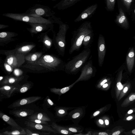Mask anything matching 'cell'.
I'll use <instances>...</instances> for the list:
<instances>
[{
    "instance_id": "cell-41",
    "label": "cell",
    "mask_w": 135,
    "mask_h": 135,
    "mask_svg": "<svg viewBox=\"0 0 135 135\" xmlns=\"http://www.w3.org/2000/svg\"><path fill=\"white\" fill-rule=\"evenodd\" d=\"M47 101L49 105H52L54 104V103L52 100L48 98L47 100Z\"/></svg>"
},
{
    "instance_id": "cell-40",
    "label": "cell",
    "mask_w": 135,
    "mask_h": 135,
    "mask_svg": "<svg viewBox=\"0 0 135 135\" xmlns=\"http://www.w3.org/2000/svg\"><path fill=\"white\" fill-rule=\"evenodd\" d=\"M69 130L71 132H77V130L75 128H70Z\"/></svg>"
},
{
    "instance_id": "cell-9",
    "label": "cell",
    "mask_w": 135,
    "mask_h": 135,
    "mask_svg": "<svg viewBox=\"0 0 135 135\" xmlns=\"http://www.w3.org/2000/svg\"><path fill=\"white\" fill-rule=\"evenodd\" d=\"M25 124L27 128L30 129H36L42 132H55L54 129L48 125L38 124L28 120L25 122Z\"/></svg>"
},
{
    "instance_id": "cell-34",
    "label": "cell",
    "mask_w": 135,
    "mask_h": 135,
    "mask_svg": "<svg viewBox=\"0 0 135 135\" xmlns=\"http://www.w3.org/2000/svg\"><path fill=\"white\" fill-rule=\"evenodd\" d=\"M56 130L57 131H59L62 134H68V132L65 129H57Z\"/></svg>"
},
{
    "instance_id": "cell-2",
    "label": "cell",
    "mask_w": 135,
    "mask_h": 135,
    "mask_svg": "<svg viewBox=\"0 0 135 135\" xmlns=\"http://www.w3.org/2000/svg\"><path fill=\"white\" fill-rule=\"evenodd\" d=\"M91 52L90 47L85 49L66 63L64 71L69 74H77L88 61Z\"/></svg>"
},
{
    "instance_id": "cell-33",
    "label": "cell",
    "mask_w": 135,
    "mask_h": 135,
    "mask_svg": "<svg viewBox=\"0 0 135 135\" xmlns=\"http://www.w3.org/2000/svg\"><path fill=\"white\" fill-rule=\"evenodd\" d=\"M124 3L128 7L132 2V0H123Z\"/></svg>"
},
{
    "instance_id": "cell-52",
    "label": "cell",
    "mask_w": 135,
    "mask_h": 135,
    "mask_svg": "<svg viewBox=\"0 0 135 135\" xmlns=\"http://www.w3.org/2000/svg\"><path fill=\"white\" fill-rule=\"evenodd\" d=\"M3 79V77L1 76L0 77V80L1 81Z\"/></svg>"
},
{
    "instance_id": "cell-6",
    "label": "cell",
    "mask_w": 135,
    "mask_h": 135,
    "mask_svg": "<svg viewBox=\"0 0 135 135\" xmlns=\"http://www.w3.org/2000/svg\"><path fill=\"white\" fill-rule=\"evenodd\" d=\"M67 31L66 28H62L56 38V45L58 51L63 56L65 54L66 46V36Z\"/></svg>"
},
{
    "instance_id": "cell-3",
    "label": "cell",
    "mask_w": 135,
    "mask_h": 135,
    "mask_svg": "<svg viewBox=\"0 0 135 135\" xmlns=\"http://www.w3.org/2000/svg\"><path fill=\"white\" fill-rule=\"evenodd\" d=\"M92 31L90 27H81L75 31L71 39L69 54H71L75 51H79L82 45L84 37Z\"/></svg>"
},
{
    "instance_id": "cell-28",
    "label": "cell",
    "mask_w": 135,
    "mask_h": 135,
    "mask_svg": "<svg viewBox=\"0 0 135 135\" xmlns=\"http://www.w3.org/2000/svg\"><path fill=\"white\" fill-rule=\"evenodd\" d=\"M36 13L38 15H42L45 13L44 10L42 8H39L35 10Z\"/></svg>"
},
{
    "instance_id": "cell-24",
    "label": "cell",
    "mask_w": 135,
    "mask_h": 135,
    "mask_svg": "<svg viewBox=\"0 0 135 135\" xmlns=\"http://www.w3.org/2000/svg\"><path fill=\"white\" fill-rule=\"evenodd\" d=\"M25 130L27 133V135H49L50 133V132L34 131L27 128H26Z\"/></svg>"
},
{
    "instance_id": "cell-27",
    "label": "cell",
    "mask_w": 135,
    "mask_h": 135,
    "mask_svg": "<svg viewBox=\"0 0 135 135\" xmlns=\"http://www.w3.org/2000/svg\"><path fill=\"white\" fill-rule=\"evenodd\" d=\"M28 120L34 123L40 124L48 125V123L46 121H43L37 119H30Z\"/></svg>"
},
{
    "instance_id": "cell-7",
    "label": "cell",
    "mask_w": 135,
    "mask_h": 135,
    "mask_svg": "<svg viewBox=\"0 0 135 135\" xmlns=\"http://www.w3.org/2000/svg\"><path fill=\"white\" fill-rule=\"evenodd\" d=\"M81 70V74L78 80L88 79L94 76L97 71L91 60H88Z\"/></svg>"
},
{
    "instance_id": "cell-26",
    "label": "cell",
    "mask_w": 135,
    "mask_h": 135,
    "mask_svg": "<svg viewBox=\"0 0 135 135\" xmlns=\"http://www.w3.org/2000/svg\"><path fill=\"white\" fill-rule=\"evenodd\" d=\"M30 85L28 84H26L22 86L20 89L21 93H24L27 91L30 88Z\"/></svg>"
},
{
    "instance_id": "cell-50",
    "label": "cell",
    "mask_w": 135,
    "mask_h": 135,
    "mask_svg": "<svg viewBox=\"0 0 135 135\" xmlns=\"http://www.w3.org/2000/svg\"><path fill=\"white\" fill-rule=\"evenodd\" d=\"M108 83H105L103 85V87L104 88H106L108 86Z\"/></svg>"
},
{
    "instance_id": "cell-22",
    "label": "cell",
    "mask_w": 135,
    "mask_h": 135,
    "mask_svg": "<svg viewBox=\"0 0 135 135\" xmlns=\"http://www.w3.org/2000/svg\"><path fill=\"white\" fill-rule=\"evenodd\" d=\"M124 84V86L117 99L118 101H119L124 97L131 87V84L129 82L126 83Z\"/></svg>"
},
{
    "instance_id": "cell-38",
    "label": "cell",
    "mask_w": 135,
    "mask_h": 135,
    "mask_svg": "<svg viewBox=\"0 0 135 135\" xmlns=\"http://www.w3.org/2000/svg\"><path fill=\"white\" fill-rule=\"evenodd\" d=\"M80 115V114L79 113H76L74 114L72 116L73 118H76L78 117Z\"/></svg>"
},
{
    "instance_id": "cell-45",
    "label": "cell",
    "mask_w": 135,
    "mask_h": 135,
    "mask_svg": "<svg viewBox=\"0 0 135 135\" xmlns=\"http://www.w3.org/2000/svg\"><path fill=\"white\" fill-rule=\"evenodd\" d=\"M99 135H108V134L105 132H100L98 133Z\"/></svg>"
},
{
    "instance_id": "cell-19",
    "label": "cell",
    "mask_w": 135,
    "mask_h": 135,
    "mask_svg": "<svg viewBox=\"0 0 135 135\" xmlns=\"http://www.w3.org/2000/svg\"><path fill=\"white\" fill-rule=\"evenodd\" d=\"M135 101V92L131 93L123 101L120 105L122 107L129 105Z\"/></svg>"
},
{
    "instance_id": "cell-46",
    "label": "cell",
    "mask_w": 135,
    "mask_h": 135,
    "mask_svg": "<svg viewBox=\"0 0 135 135\" xmlns=\"http://www.w3.org/2000/svg\"><path fill=\"white\" fill-rule=\"evenodd\" d=\"M100 113V111H97L95 112L93 114V115L94 116H95L98 114Z\"/></svg>"
},
{
    "instance_id": "cell-13",
    "label": "cell",
    "mask_w": 135,
    "mask_h": 135,
    "mask_svg": "<svg viewBox=\"0 0 135 135\" xmlns=\"http://www.w3.org/2000/svg\"><path fill=\"white\" fill-rule=\"evenodd\" d=\"M0 117L12 127L16 129L21 128L13 119L4 114L0 112Z\"/></svg>"
},
{
    "instance_id": "cell-44",
    "label": "cell",
    "mask_w": 135,
    "mask_h": 135,
    "mask_svg": "<svg viewBox=\"0 0 135 135\" xmlns=\"http://www.w3.org/2000/svg\"><path fill=\"white\" fill-rule=\"evenodd\" d=\"M58 112L60 114H62L65 113V111L63 109H60L59 110Z\"/></svg>"
},
{
    "instance_id": "cell-11",
    "label": "cell",
    "mask_w": 135,
    "mask_h": 135,
    "mask_svg": "<svg viewBox=\"0 0 135 135\" xmlns=\"http://www.w3.org/2000/svg\"><path fill=\"white\" fill-rule=\"evenodd\" d=\"M134 60V52L133 47H132L128 52L126 58L127 68L128 71L130 73H131L133 68Z\"/></svg>"
},
{
    "instance_id": "cell-43",
    "label": "cell",
    "mask_w": 135,
    "mask_h": 135,
    "mask_svg": "<svg viewBox=\"0 0 135 135\" xmlns=\"http://www.w3.org/2000/svg\"><path fill=\"white\" fill-rule=\"evenodd\" d=\"M88 16V14L86 13H83L81 16V18L83 19L86 18Z\"/></svg>"
},
{
    "instance_id": "cell-48",
    "label": "cell",
    "mask_w": 135,
    "mask_h": 135,
    "mask_svg": "<svg viewBox=\"0 0 135 135\" xmlns=\"http://www.w3.org/2000/svg\"><path fill=\"white\" fill-rule=\"evenodd\" d=\"M99 122L101 124H104V122L102 119H99Z\"/></svg>"
},
{
    "instance_id": "cell-29",
    "label": "cell",
    "mask_w": 135,
    "mask_h": 135,
    "mask_svg": "<svg viewBox=\"0 0 135 135\" xmlns=\"http://www.w3.org/2000/svg\"><path fill=\"white\" fill-rule=\"evenodd\" d=\"M4 66L6 70L8 71L11 72L12 71V67L7 63L4 64Z\"/></svg>"
},
{
    "instance_id": "cell-35",
    "label": "cell",
    "mask_w": 135,
    "mask_h": 135,
    "mask_svg": "<svg viewBox=\"0 0 135 135\" xmlns=\"http://www.w3.org/2000/svg\"><path fill=\"white\" fill-rule=\"evenodd\" d=\"M43 30V27L41 26H38L35 28L36 30L38 32L41 31Z\"/></svg>"
},
{
    "instance_id": "cell-37",
    "label": "cell",
    "mask_w": 135,
    "mask_h": 135,
    "mask_svg": "<svg viewBox=\"0 0 135 135\" xmlns=\"http://www.w3.org/2000/svg\"><path fill=\"white\" fill-rule=\"evenodd\" d=\"M122 131H121L120 130H118L113 132L112 135H119L120 134Z\"/></svg>"
},
{
    "instance_id": "cell-23",
    "label": "cell",
    "mask_w": 135,
    "mask_h": 135,
    "mask_svg": "<svg viewBox=\"0 0 135 135\" xmlns=\"http://www.w3.org/2000/svg\"><path fill=\"white\" fill-rule=\"evenodd\" d=\"M42 54L41 53H36L29 55L25 57V59L27 62H33L37 60L41 57Z\"/></svg>"
},
{
    "instance_id": "cell-18",
    "label": "cell",
    "mask_w": 135,
    "mask_h": 135,
    "mask_svg": "<svg viewBox=\"0 0 135 135\" xmlns=\"http://www.w3.org/2000/svg\"><path fill=\"white\" fill-rule=\"evenodd\" d=\"M94 34L92 32L84 37L82 43V45L84 46L85 49L90 47V46L94 38Z\"/></svg>"
},
{
    "instance_id": "cell-21",
    "label": "cell",
    "mask_w": 135,
    "mask_h": 135,
    "mask_svg": "<svg viewBox=\"0 0 135 135\" xmlns=\"http://www.w3.org/2000/svg\"><path fill=\"white\" fill-rule=\"evenodd\" d=\"M1 135H27L24 129L22 128H17V129L8 131H6L0 134Z\"/></svg>"
},
{
    "instance_id": "cell-51",
    "label": "cell",
    "mask_w": 135,
    "mask_h": 135,
    "mask_svg": "<svg viewBox=\"0 0 135 135\" xmlns=\"http://www.w3.org/2000/svg\"><path fill=\"white\" fill-rule=\"evenodd\" d=\"M131 133L132 134H135V129H133Z\"/></svg>"
},
{
    "instance_id": "cell-5",
    "label": "cell",
    "mask_w": 135,
    "mask_h": 135,
    "mask_svg": "<svg viewBox=\"0 0 135 135\" xmlns=\"http://www.w3.org/2000/svg\"><path fill=\"white\" fill-rule=\"evenodd\" d=\"M24 56L17 52H10L7 54L6 63L12 68H16L21 66L25 62Z\"/></svg>"
},
{
    "instance_id": "cell-36",
    "label": "cell",
    "mask_w": 135,
    "mask_h": 135,
    "mask_svg": "<svg viewBox=\"0 0 135 135\" xmlns=\"http://www.w3.org/2000/svg\"><path fill=\"white\" fill-rule=\"evenodd\" d=\"M109 80V79H108L107 78H105L104 79H103L102 81L100 83V85H102L103 84L105 83H106L107 82L108 80Z\"/></svg>"
},
{
    "instance_id": "cell-32",
    "label": "cell",
    "mask_w": 135,
    "mask_h": 135,
    "mask_svg": "<svg viewBox=\"0 0 135 135\" xmlns=\"http://www.w3.org/2000/svg\"><path fill=\"white\" fill-rule=\"evenodd\" d=\"M7 35V33L6 32H2L0 33V37L1 38H5Z\"/></svg>"
},
{
    "instance_id": "cell-49",
    "label": "cell",
    "mask_w": 135,
    "mask_h": 135,
    "mask_svg": "<svg viewBox=\"0 0 135 135\" xmlns=\"http://www.w3.org/2000/svg\"><path fill=\"white\" fill-rule=\"evenodd\" d=\"M105 123L106 125H108L109 124V120L107 119L105 120Z\"/></svg>"
},
{
    "instance_id": "cell-53",
    "label": "cell",
    "mask_w": 135,
    "mask_h": 135,
    "mask_svg": "<svg viewBox=\"0 0 135 135\" xmlns=\"http://www.w3.org/2000/svg\"><path fill=\"white\" fill-rule=\"evenodd\" d=\"M115 0H109L111 2H114Z\"/></svg>"
},
{
    "instance_id": "cell-14",
    "label": "cell",
    "mask_w": 135,
    "mask_h": 135,
    "mask_svg": "<svg viewBox=\"0 0 135 135\" xmlns=\"http://www.w3.org/2000/svg\"><path fill=\"white\" fill-rule=\"evenodd\" d=\"M116 21L122 27L127 28L128 26V23L127 19L121 9H120V13L117 17Z\"/></svg>"
},
{
    "instance_id": "cell-30",
    "label": "cell",
    "mask_w": 135,
    "mask_h": 135,
    "mask_svg": "<svg viewBox=\"0 0 135 135\" xmlns=\"http://www.w3.org/2000/svg\"><path fill=\"white\" fill-rule=\"evenodd\" d=\"M14 74L17 76H18L21 75L22 74L21 70L18 69H15L14 71Z\"/></svg>"
},
{
    "instance_id": "cell-20",
    "label": "cell",
    "mask_w": 135,
    "mask_h": 135,
    "mask_svg": "<svg viewBox=\"0 0 135 135\" xmlns=\"http://www.w3.org/2000/svg\"><path fill=\"white\" fill-rule=\"evenodd\" d=\"M22 78V77H7L2 81V83L3 84L7 85L15 84L20 81Z\"/></svg>"
},
{
    "instance_id": "cell-39",
    "label": "cell",
    "mask_w": 135,
    "mask_h": 135,
    "mask_svg": "<svg viewBox=\"0 0 135 135\" xmlns=\"http://www.w3.org/2000/svg\"><path fill=\"white\" fill-rule=\"evenodd\" d=\"M45 44L47 46H50L51 45V42L48 40H46L44 41Z\"/></svg>"
},
{
    "instance_id": "cell-10",
    "label": "cell",
    "mask_w": 135,
    "mask_h": 135,
    "mask_svg": "<svg viewBox=\"0 0 135 135\" xmlns=\"http://www.w3.org/2000/svg\"><path fill=\"white\" fill-rule=\"evenodd\" d=\"M41 98V97L33 96L24 98L15 102L12 104V106L15 107L30 104L40 99Z\"/></svg>"
},
{
    "instance_id": "cell-54",
    "label": "cell",
    "mask_w": 135,
    "mask_h": 135,
    "mask_svg": "<svg viewBox=\"0 0 135 135\" xmlns=\"http://www.w3.org/2000/svg\"><path fill=\"white\" fill-rule=\"evenodd\" d=\"M134 12H135V10H134Z\"/></svg>"
},
{
    "instance_id": "cell-1",
    "label": "cell",
    "mask_w": 135,
    "mask_h": 135,
    "mask_svg": "<svg viewBox=\"0 0 135 135\" xmlns=\"http://www.w3.org/2000/svg\"><path fill=\"white\" fill-rule=\"evenodd\" d=\"M65 63L62 60L54 56L45 55L36 61L27 62L24 67L34 71H64Z\"/></svg>"
},
{
    "instance_id": "cell-4",
    "label": "cell",
    "mask_w": 135,
    "mask_h": 135,
    "mask_svg": "<svg viewBox=\"0 0 135 135\" xmlns=\"http://www.w3.org/2000/svg\"><path fill=\"white\" fill-rule=\"evenodd\" d=\"M5 15L16 20L32 23L47 24L50 23L49 20L42 17H36L12 13L7 14Z\"/></svg>"
},
{
    "instance_id": "cell-17",
    "label": "cell",
    "mask_w": 135,
    "mask_h": 135,
    "mask_svg": "<svg viewBox=\"0 0 135 135\" xmlns=\"http://www.w3.org/2000/svg\"><path fill=\"white\" fill-rule=\"evenodd\" d=\"M29 119H37L46 121H51L50 118L47 114L44 113H37L31 115L28 118Z\"/></svg>"
},
{
    "instance_id": "cell-16",
    "label": "cell",
    "mask_w": 135,
    "mask_h": 135,
    "mask_svg": "<svg viewBox=\"0 0 135 135\" xmlns=\"http://www.w3.org/2000/svg\"><path fill=\"white\" fill-rule=\"evenodd\" d=\"M16 89V86L7 85L1 87L0 90L2 93L8 97H9Z\"/></svg>"
},
{
    "instance_id": "cell-8",
    "label": "cell",
    "mask_w": 135,
    "mask_h": 135,
    "mask_svg": "<svg viewBox=\"0 0 135 135\" xmlns=\"http://www.w3.org/2000/svg\"><path fill=\"white\" fill-rule=\"evenodd\" d=\"M98 64L102 67L103 64L106 52L105 38L101 34H99L97 42Z\"/></svg>"
},
{
    "instance_id": "cell-31",
    "label": "cell",
    "mask_w": 135,
    "mask_h": 135,
    "mask_svg": "<svg viewBox=\"0 0 135 135\" xmlns=\"http://www.w3.org/2000/svg\"><path fill=\"white\" fill-rule=\"evenodd\" d=\"M69 89V87H65L61 89L60 90V92L61 93L64 94L68 91Z\"/></svg>"
},
{
    "instance_id": "cell-25",
    "label": "cell",
    "mask_w": 135,
    "mask_h": 135,
    "mask_svg": "<svg viewBox=\"0 0 135 135\" xmlns=\"http://www.w3.org/2000/svg\"><path fill=\"white\" fill-rule=\"evenodd\" d=\"M34 46L32 45H28L23 46L17 50V52L20 53L21 52H25L30 51L34 47Z\"/></svg>"
},
{
    "instance_id": "cell-42",
    "label": "cell",
    "mask_w": 135,
    "mask_h": 135,
    "mask_svg": "<svg viewBox=\"0 0 135 135\" xmlns=\"http://www.w3.org/2000/svg\"><path fill=\"white\" fill-rule=\"evenodd\" d=\"M133 118V117L132 115H130L127 117L126 119L127 120L129 121L132 120Z\"/></svg>"
},
{
    "instance_id": "cell-47",
    "label": "cell",
    "mask_w": 135,
    "mask_h": 135,
    "mask_svg": "<svg viewBox=\"0 0 135 135\" xmlns=\"http://www.w3.org/2000/svg\"><path fill=\"white\" fill-rule=\"evenodd\" d=\"M133 112V110L132 109L129 110L127 112V114H129L132 113Z\"/></svg>"
},
{
    "instance_id": "cell-15",
    "label": "cell",
    "mask_w": 135,
    "mask_h": 135,
    "mask_svg": "<svg viewBox=\"0 0 135 135\" xmlns=\"http://www.w3.org/2000/svg\"><path fill=\"white\" fill-rule=\"evenodd\" d=\"M34 112V111L32 110L22 109L15 111L12 112V113L15 116L21 117L30 115Z\"/></svg>"
},
{
    "instance_id": "cell-12",
    "label": "cell",
    "mask_w": 135,
    "mask_h": 135,
    "mask_svg": "<svg viewBox=\"0 0 135 135\" xmlns=\"http://www.w3.org/2000/svg\"><path fill=\"white\" fill-rule=\"evenodd\" d=\"M123 70H122L118 73L116 81L115 88V94L116 98L118 99L120 92L123 88L124 84L122 85L121 81L122 78Z\"/></svg>"
}]
</instances>
